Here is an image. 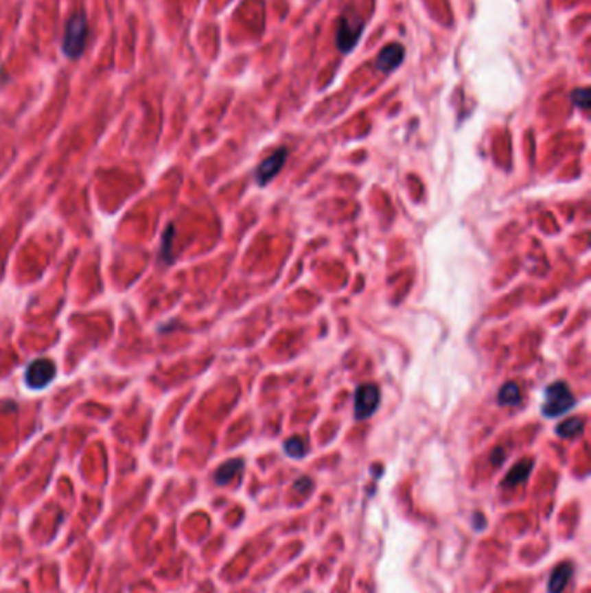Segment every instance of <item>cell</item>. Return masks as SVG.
<instances>
[{
    "label": "cell",
    "instance_id": "1",
    "mask_svg": "<svg viewBox=\"0 0 591 593\" xmlns=\"http://www.w3.org/2000/svg\"><path fill=\"white\" fill-rule=\"evenodd\" d=\"M89 26L87 16L84 12H77L66 23L65 40H62V51L69 59H78L84 54L85 44H87Z\"/></svg>",
    "mask_w": 591,
    "mask_h": 593
},
{
    "label": "cell",
    "instance_id": "2",
    "mask_svg": "<svg viewBox=\"0 0 591 593\" xmlns=\"http://www.w3.org/2000/svg\"><path fill=\"white\" fill-rule=\"evenodd\" d=\"M576 404V397L570 392L566 382H555L544 391L543 415L548 418H557L569 411Z\"/></svg>",
    "mask_w": 591,
    "mask_h": 593
},
{
    "label": "cell",
    "instance_id": "3",
    "mask_svg": "<svg viewBox=\"0 0 591 593\" xmlns=\"http://www.w3.org/2000/svg\"><path fill=\"white\" fill-rule=\"evenodd\" d=\"M364 30V21L356 12H345L342 14L336 30V47L347 54L358 45L359 37Z\"/></svg>",
    "mask_w": 591,
    "mask_h": 593
},
{
    "label": "cell",
    "instance_id": "4",
    "mask_svg": "<svg viewBox=\"0 0 591 593\" xmlns=\"http://www.w3.org/2000/svg\"><path fill=\"white\" fill-rule=\"evenodd\" d=\"M56 373H58V368H56V362L52 361V359L38 358L26 367V385H28L30 388L40 391V388L47 387V385L54 380Z\"/></svg>",
    "mask_w": 591,
    "mask_h": 593
},
{
    "label": "cell",
    "instance_id": "5",
    "mask_svg": "<svg viewBox=\"0 0 591 593\" xmlns=\"http://www.w3.org/2000/svg\"><path fill=\"white\" fill-rule=\"evenodd\" d=\"M380 404V391L375 384H362L356 388L354 394V417L356 420H366L376 411Z\"/></svg>",
    "mask_w": 591,
    "mask_h": 593
},
{
    "label": "cell",
    "instance_id": "6",
    "mask_svg": "<svg viewBox=\"0 0 591 593\" xmlns=\"http://www.w3.org/2000/svg\"><path fill=\"white\" fill-rule=\"evenodd\" d=\"M286 156H288V151H286L285 148H281V150H277L276 153L270 154V156H267L266 160L257 167L255 179L257 183H259V186H266L273 177L277 176V172H279V170L283 169V165H285Z\"/></svg>",
    "mask_w": 591,
    "mask_h": 593
},
{
    "label": "cell",
    "instance_id": "7",
    "mask_svg": "<svg viewBox=\"0 0 591 593\" xmlns=\"http://www.w3.org/2000/svg\"><path fill=\"white\" fill-rule=\"evenodd\" d=\"M404 47L401 44H389L380 51L378 58H376L375 66L380 71H394L402 61H404Z\"/></svg>",
    "mask_w": 591,
    "mask_h": 593
},
{
    "label": "cell",
    "instance_id": "8",
    "mask_svg": "<svg viewBox=\"0 0 591 593\" xmlns=\"http://www.w3.org/2000/svg\"><path fill=\"white\" fill-rule=\"evenodd\" d=\"M572 574L574 569L572 564H569V562L557 566L550 574V579H548V593H562L569 585Z\"/></svg>",
    "mask_w": 591,
    "mask_h": 593
},
{
    "label": "cell",
    "instance_id": "9",
    "mask_svg": "<svg viewBox=\"0 0 591 593\" xmlns=\"http://www.w3.org/2000/svg\"><path fill=\"white\" fill-rule=\"evenodd\" d=\"M241 469H243V460H240V458H234V460L226 461V463H222V465L217 469L216 477H213V479H216V484H219V486H226V484H229L231 480L241 472Z\"/></svg>",
    "mask_w": 591,
    "mask_h": 593
},
{
    "label": "cell",
    "instance_id": "10",
    "mask_svg": "<svg viewBox=\"0 0 591 593\" xmlns=\"http://www.w3.org/2000/svg\"><path fill=\"white\" fill-rule=\"evenodd\" d=\"M531 469H533V463H531V460L518 461L517 465H515L513 469L508 472V476L505 477L503 486H517V484L524 482V480L529 477Z\"/></svg>",
    "mask_w": 591,
    "mask_h": 593
},
{
    "label": "cell",
    "instance_id": "11",
    "mask_svg": "<svg viewBox=\"0 0 591 593\" xmlns=\"http://www.w3.org/2000/svg\"><path fill=\"white\" fill-rule=\"evenodd\" d=\"M522 401V395H520V388L515 382H508L501 387L500 394H498V403L503 404V406H517Z\"/></svg>",
    "mask_w": 591,
    "mask_h": 593
},
{
    "label": "cell",
    "instance_id": "12",
    "mask_svg": "<svg viewBox=\"0 0 591 593\" xmlns=\"http://www.w3.org/2000/svg\"><path fill=\"white\" fill-rule=\"evenodd\" d=\"M583 428H584V421L581 420V418H569V420L557 425V434H559L560 437L570 439V437L579 436V434L583 432Z\"/></svg>",
    "mask_w": 591,
    "mask_h": 593
},
{
    "label": "cell",
    "instance_id": "13",
    "mask_svg": "<svg viewBox=\"0 0 591 593\" xmlns=\"http://www.w3.org/2000/svg\"><path fill=\"white\" fill-rule=\"evenodd\" d=\"M174 235H176V229H174V226H167V229H165L163 233V243H161V252H160V259L163 260L165 264H172V260H174V257H172V245H174Z\"/></svg>",
    "mask_w": 591,
    "mask_h": 593
},
{
    "label": "cell",
    "instance_id": "14",
    "mask_svg": "<svg viewBox=\"0 0 591 593\" xmlns=\"http://www.w3.org/2000/svg\"><path fill=\"white\" fill-rule=\"evenodd\" d=\"M285 453L292 458H302L305 456L307 447L305 441L300 439V437H292L285 443Z\"/></svg>",
    "mask_w": 591,
    "mask_h": 593
},
{
    "label": "cell",
    "instance_id": "15",
    "mask_svg": "<svg viewBox=\"0 0 591 593\" xmlns=\"http://www.w3.org/2000/svg\"><path fill=\"white\" fill-rule=\"evenodd\" d=\"M570 99H572V103L576 104L577 108L588 110V106H590V91H588L586 87L576 89V91L572 92V95H570Z\"/></svg>",
    "mask_w": 591,
    "mask_h": 593
},
{
    "label": "cell",
    "instance_id": "16",
    "mask_svg": "<svg viewBox=\"0 0 591 593\" xmlns=\"http://www.w3.org/2000/svg\"><path fill=\"white\" fill-rule=\"evenodd\" d=\"M295 487L297 491H300V493H305V491H309L310 487H312V482H310L309 479H307V477H302V479H299L295 482Z\"/></svg>",
    "mask_w": 591,
    "mask_h": 593
},
{
    "label": "cell",
    "instance_id": "17",
    "mask_svg": "<svg viewBox=\"0 0 591 593\" xmlns=\"http://www.w3.org/2000/svg\"><path fill=\"white\" fill-rule=\"evenodd\" d=\"M494 453H496V456H494V454H493V458H491V460H493V463H496V465H500L501 461H503V451H501L500 447H498V450L494 451Z\"/></svg>",
    "mask_w": 591,
    "mask_h": 593
}]
</instances>
